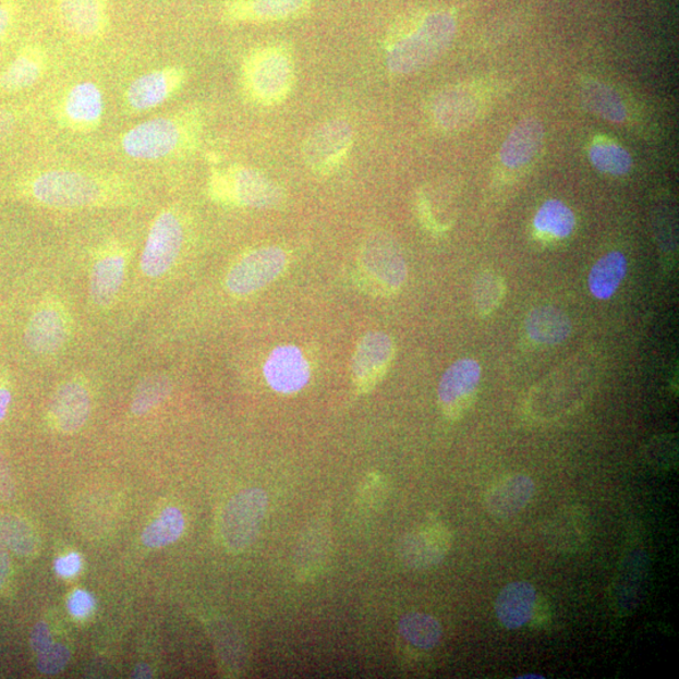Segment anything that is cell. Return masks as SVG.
I'll use <instances>...</instances> for the list:
<instances>
[{"label": "cell", "mask_w": 679, "mask_h": 679, "mask_svg": "<svg viewBox=\"0 0 679 679\" xmlns=\"http://www.w3.org/2000/svg\"><path fill=\"white\" fill-rule=\"evenodd\" d=\"M24 198L54 210L125 207L138 198L125 178L104 171L54 168L35 171L20 185Z\"/></svg>", "instance_id": "1"}, {"label": "cell", "mask_w": 679, "mask_h": 679, "mask_svg": "<svg viewBox=\"0 0 679 679\" xmlns=\"http://www.w3.org/2000/svg\"><path fill=\"white\" fill-rule=\"evenodd\" d=\"M204 129L198 109H183L141 122L122 134L120 149L128 158L161 161L198 149Z\"/></svg>", "instance_id": "2"}, {"label": "cell", "mask_w": 679, "mask_h": 679, "mask_svg": "<svg viewBox=\"0 0 679 679\" xmlns=\"http://www.w3.org/2000/svg\"><path fill=\"white\" fill-rule=\"evenodd\" d=\"M456 32V19L449 12H435L424 16L419 26L388 46V70L392 75L407 76L429 68L451 47Z\"/></svg>", "instance_id": "3"}, {"label": "cell", "mask_w": 679, "mask_h": 679, "mask_svg": "<svg viewBox=\"0 0 679 679\" xmlns=\"http://www.w3.org/2000/svg\"><path fill=\"white\" fill-rule=\"evenodd\" d=\"M241 85L245 96L259 106L282 104L294 85V63L289 48L269 45L244 57Z\"/></svg>", "instance_id": "4"}, {"label": "cell", "mask_w": 679, "mask_h": 679, "mask_svg": "<svg viewBox=\"0 0 679 679\" xmlns=\"http://www.w3.org/2000/svg\"><path fill=\"white\" fill-rule=\"evenodd\" d=\"M207 190L213 202L226 207L269 209L284 199L282 187L272 179L243 166L213 169Z\"/></svg>", "instance_id": "5"}, {"label": "cell", "mask_w": 679, "mask_h": 679, "mask_svg": "<svg viewBox=\"0 0 679 679\" xmlns=\"http://www.w3.org/2000/svg\"><path fill=\"white\" fill-rule=\"evenodd\" d=\"M584 362H572L553 372L531 391L528 412L537 421H549L575 409L583 402L589 388L584 379Z\"/></svg>", "instance_id": "6"}, {"label": "cell", "mask_w": 679, "mask_h": 679, "mask_svg": "<svg viewBox=\"0 0 679 679\" xmlns=\"http://www.w3.org/2000/svg\"><path fill=\"white\" fill-rule=\"evenodd\" d=\"M359 272L367 289L391 296L403 288L408 269L399 245L389 235L372 234L360 250Z\"/></svg>", "instance_id": "7"}, {"label": "cell", "mask_w": 679, "mask_h": 679, "mask_svg": "<svg viewBox=\"0 0 679 679\" xmlns=\"http://www.w3.org/2000/svg\"><path fill=\"white\" fill-rule=\"evenodd\" d=\"M268 509V496L260 488H245L227 502L219 534L226 549L243 553L256 542Z\"/></svg>", "instance_id": "8"}, {"label": "cell", "mask_w": 679, "mask_h": 679, "mask_svg": "<svg viewBox=\"0 0 679 679\" xmlns=\"http://www.w3.org/2000/svg\"><path fill=\"white\" fill-rule=\"evenodd\" d=\"M185 233L182 218L173 209H162L155 216L147 233L141 257V269L150 280L167 275L182 253Z\"/></svg>", "instance_id": "9"}, {"label": "cell", "mask_w": 679, "mask_h": 679, "mask_svg": "<svg viewBox=\"0 0 679 679\" xmlns=\"http://www.w3.org/2000/svg\"><path fill=\"white\" fill-rule=\"evenodd\" d=\"M354 131L349 122L330 120L316 128L302 145V158L314 174L330 177L349 157Z\"/></svg>", "instance_id": "10"}, {"label": "cell", "mask_w": 679, "mask_h": 679, "mask_svg": "<svg viewBox=\"0 0 679 679\" xmlns=\"http://www.w3.org/2000/svg\"><path fill=\"white\" fill-rule=\"evenodd\" d=\"M288 266V253L277 245L253 250L235 262L226 277V289L235 298L250 296L274 282Z\"/></svg>", "instance_id": "11"}, {"label": "cell", "mask_w": 679, "mask_h": 679, "mask_svg": "<svg viewBox=\"0 0 679 679\" xmlns=\"http://www.w3.org/2000/svg\"><path fill=\"white\" fill-rule=\"evenodd\" d=\"M72 317L63 302L56 296L40 301L24 330V343L33 354L54 355L69 342Z\"/></svg>", "instance_id": "12"}, {"label": "cell", "mask_w": 679, "mask_h": 679, "mask_svg": "<svg viewBox=\"0 0 679 679\" xmlns=\"http://www.w3.org/2000/svg\"><path fill=\"white\" fill-rule=\"evenodd\" d=\"M186 80L187 71L177 64L144 73L126 88V111L138 114L160 108L184 87Z\"/></svg>", "instance_id": "13"}, {"label": "cell", "mask_w": 679, "mask_h": 679, "mask_svg": "<svg viewBox=\"0 0 679 679\" xmlns=\"http://www.w3.org/2000/svg\"><path fill=\"white\" fill-rule=\"evenodd\" d=\"M129 253L124 244L109 241L96 252L89 274L88 296L100 308L110 307L124 286Z\"/></svg>", "instance_id": "14"}, {"label": "cell", "mask_w": 679, "mask_h": 679, "mask_svg": "<svg viewBox=\"0 0 679 679\" xmlns=\"http://www.w3.org/2000/svg\"><path fill=\"white\" fill-rule=\"evenodd\" d=\"M452 543V533L445 523L432 521L400 538L398 558L409 569L429 570L444 562Z\"/></svg>", "instance_id": "15"}, {"label": "cell", "mask_w": 679, "mask_h": 679, "mask_svg": "<svg viewBox=\"0 0 679 679\" xmlns=\"http://www.w3.org/2000/svg\"><path fill=\"white\" fill-rule=\"evenodd\" d=\"M481 378V364L472 357L457 360L441 375L438 402L448 420H461L469 412L476 400Z\"/></svg>", "instance_id": "16"}, {"label": "cell", "mask_w": 679, "mask_h": 679, "mask_svg": "<svg viewBox=\"0 0 679 679\" xmlns=\"http://www.w3.org/2000/svg\"><path fill=\"white\" fill-rule=\"evenodd\" d=\"M105 98L100 86L82 81L68 89L59 105L61 124L76 134L94 133L101 126Z\"/></svg>", "instance_id": "17"}, {"label": "cell", "mask_w": 679, "mask_h": 679, "mask_svg": "<svg viewBox=\"0 0 679 679\" xmlns=\"http://www.w3.org/2000/svg\"><path fill=\"white\" fill-rule=\"evenodd\" d=\"M396 356V343L388 334L372 331L360 340L353 360L351 375L360 392H369L383 380Z\"/></svg>", "instance_id": "18"}, {"label": "cell", "mask_w": 679, "mask_h": 679, "mask_svg": "<svg viewBox=\"0 0 679 679\" xmlns=\"http://www.w3.org/2000/svg\"><path fill=\"white\" fill-rule=\"evenodd\" d=\"M60 26L72 37L97 40L110 28L109 0H56Z\"/></svg>", "instance_id": "19"}, {"label": "cell", "mask_w": 679, "mask_h": 679, "mask_svg": "<svg viewBox=\"0 0 679 679\" xmlns=\"http://www.w3.org/2000/svg\"><path fill=\"white\" fill-rule=\"evenodd\" d=\"M92 414V396L87 384L70 379L56 389L49 403L48 416L56 431L72 435L78 432Z\"/></svg>", "instance_id": "20"}, {"label": "cell", "mask_w": 679, "mask_h": 679, "mask_svg": "<svg viewBox=\"0 0 679 679\" xmlns=\"http://www.w3.org/2000/svg\"><path fill=\"white\" fill-rule=\"evenodd\" d=\"M331 544L329 520L317 517L311 521L301 534L293 556L294 574L301 582L322 574L330 560Z\"/></svg>", "instance_id": "21"}, {"label": "cell", "mask_w": 679, "mask_h": 679, "mask_svg": "<svg viewBox=\"0 0 679 679\" xmlns=\"http://www.w3.org/2000/svg\"><path fill=\"white\" fill-rule=\"evenodd\" d=\"M268 386L281 395H294L307 386L311 376L306 356L298 347L276 348L264 367Z\"/></svg>", "instance_id": "22"}, {"label": "cell", "mask_w": 679, "mask_h": 679, "mask_svg": "<svg viewBox=\"0 0 679 679\" xmlns=\"http://www.w3.org/2000/svg\"><path fill=\"white\" fill-rule=\"evenodd\" d=\"M432 112L440 129L458 131L470 126L477 119L480 100L468 86L449 87L435 98Z\"/></svg>", "instance_id": "23"}, {"label": "cell", "mask_w": 679, "mask_h": 679, "mask_svg": "<svg viewBox=\"0 0 679 679\" xmlns=\"http://www.w3.org/2000/svg\"><path fill=\"white\" fill-rule=\"evenodd\" d=\"M47 69L46 48L39 45L23 47L0 72V94L13 95L26 92L43 80Z\"/></svg>", "instance_id": "24"}, {"label": "cell", "mask_w": 679, "mask_h": 679, "mask_svg": "<svg viewBox=\"0 0 679 679\" xmlns=\"http://www.w3.org/2000/svg\"><path fill=\"white\" fill-rule=\"evenodd\" d=\"M534 493V481L526 474H510L490 485L485 495V507L496 519H511L525 509Z\"/></svg>", "instance_id": "25"}, {"label": "cell", "mask_w": 679, "mask_h": 679, "mask_svg": "<svg viewBox=\"0 0 679 679\" xmlns=\"http://www.w3.org/2000/svg\"><path fill=\"white\" fill-rule=\"evenodd\" d=\"M545 126L535 118L523 119L507 135L500 150L504 167L518 170L529 166L542 150Z\"/></svg>", "instance_id": "26"}, {"label": "cell", "mask_w": 679, "mask_h": 679, "mask_svg": "<svg viewBox=\"0 0 679 679\" xmlns=\"http://www.w3.org/2000/svg\"><path fill=\"white\" fill-rule=\"evenodd\" d=\"M308 0H229L225 16L231 23H265L289 20L304 10Z\"/></svg>", "instance_id": "27"}, {"label": "cell", "mask_w": 679, "mask_h": 679, "mask_svg": "<svg viewBox=\"0 0 679 679\" xmlns=\"http://www.w3.org/2000/svg\"><path fill=\"white\" fill-rule=\"evenodd\" d=\"M536 589L529 582L507 584L495 603V613L501 626L517 631L530 623L537 602Z\"/></svg>", "instance_id": "28"}, {"label": "cell", "mask_w": 679, "mask_h": 679, "mask_svg": "<svg viewBox=\"0 0 679 679\" xmlns=\"http://www.w3.org/2000/svg\"><path fill=\"white\" fill-rule=\"evenodd\" d=\"M525 330L531 341L542 347L559 345L572 332V323L567 313L555 306H538L530 311Z\"/></svg>", "instance_id": "29"}, {"label": "cell", "mask_w": 679, "mask_h": 679, "mask_svg": "<svg viewBox=\"0 0 679 679\" xmlns=\"http://www.w3.org/2000/svg\"><path fill=\"white\" fill-rule=\"evenodd\" d=\"M553 543L562 551L583 549L591 537V521L582 507L571 506L556 514L550 526Z\"/></svg>", "instance_id": "30"}, {"label": "cell", "mask_w": 679, "mask_h": 679, "mask_svg": "<svg viewBox=\"0 0 679 679\" xmlns=\"http://www.w3.org/2000/svg\"><path fill=\"white\" fill-rule=\"evenodd\" d=\"M580 100L587 111L613 124H623L628 118L627 106L620 95L596 80H585L580 86Z\"/></svg>", "instance_id": "31"}, {"label": "cell", "mask_w": 679, "mask_h": 679, "mask_svg": "<svg viewBox=\"0 0 679 679\" xmlns=\"http://www.w3.org/2000/svg\"><path fill=\"white\" fill-rule=\"evenodd\" d=\"M627 271V257L619 251H611L593 266L587 278L589 290L596 300H610L625 281Z\"/></svg>", "instance_id": "32"}, {"label": "cell", "mask_w": 679, "mask_h": 679, "mask_svg": "<svg viewBox=\"0 0 679 679\" xmlns=\"http://www.w3.org/2000/svg\"><path fill=\"white\" fill-rule=\"evenodd\" d=\"M535 231L553 240H567L575 232L577 217L566 203L546 201L534 217Z\"/></svg>", "instance_id": "33"}, {"label": "cell", "mask_w": 679, "mask_h": 679, "mask_svg": "<svg viewBox=\"0 0 679 679\" xmlns=\"http://www.w3.org/2000/svg\"><path fill=\"white\" fill-rule=\"evenodd\" d=\"M399 634L413 647L432 651L437 647L444 636V628L439 621L425 613H408L399 620Z\"/></svg>", "instance_id": "34"}, {"label": "cell", "mask_w": 679, "mask_h": 679, "mask_svg": "<svg viewBox=\"0 0 679 679\" xmlns=\"http://www.w3.org/2000/svg\"><path fill=\"white\" fill-rule=\"evenodd\" d=\"M0 544L21 558H35L39 549L36 531L13 513H0Z\"/></svg>", "instance_id": "35"}, {"label": "cell", "mask_w": 679, "mask_h": 679, "mask_svg": "<svg viewBox=\"0 0 679 679\" xmlns=\"http://www.w3.org/2000/svg\"><path fill=\"white\" fill-rule=\"evenodd\" d=\"M173 384L168 375L155 373L146 376L137 384L133 399H131V413L137 416L150 413L170 397Z\"/></svg>", "instance_id": "36"}, {"label": "cell", "mask_w": 679, "mask_h": 679, "mask_svg": "<svg viewBox=\"0 0 679 679\" xmlns=\"http://www.w3.org/2000/svg\"><path fill=\"white\" fill-rule=\"evenodd\" d=\"M184 529L185 520L182 511L177 507H168L157 520L144 530L142 542L146 547L160 549V547L178 542L179 537L183 535Z\"/></svg>", "instance_id": "37"}, {"label": "cell", "mask_w": 679, "mask_h": 679, "mask_svg": "<svg viewBox=\"0 0 679 679\" xmlns=\"http://www.w3.org/2000/svg\"><path fill=\"white\" fill-rule=\"evenodd\" d=\"M589 159L596 170L610 177H625L633 168L632 155L623 146L611 142L593 144Z\"/></svg>", "instance_id": "38"}, {"label": "cell", "mask_w": 679, "mask_h": 679, "mask_svg": "<svg viewBox=\"0 0 679 679\" xmlns=\"http://www.w3.org/2000/svg\"><path fill=\"white\" fill-rule=\"evenodd\" d=\"M506 294V283L500 275L482 272L473 283V302L480 315L488 316L501 306Z\"/></svg>", "instance_id": "39"}, {"label": "cell", "mask_w": 679, "mask_h": 679, "mask_svg": "<svg viewBox=\"0 0 679 679\" xmlns=\"http://www.w3.org/2000/svg\"><path fill=\"white\" fill-rule=\"evenodd\" d=\"M71 652L61 643H53L52 647L37 656V670L46 676H54L68 667Z\"/></svg>", "instance_id": "40"}, {"label": "cell", "mask_w": 679, "mask_h": 679, "mask_svg": "<svg viewBox=\"0 0 679 679\" xmlns=\"http://www.w3.org/2000/svg\"><path fill=\"white\" fill-rule=\"evenodd\" d=\"M388 493L387 481L384 480L381 474H371L363 482L362 489H360V496H362L365 502L371 505H378L386 498Z\"/></svg>", "instance_id": "41"}, {"label": "cell", "mask_w": 679, "mask_h": 679, "mask_svg": "<svg viewBox=\"0 0 679 679\" xmlns=\"http://www.w3.org/2000/svg\"><path fill=\"white\" fill-rule=\"evenodd\" d=\"M68 608L73 617L85 619L95 609L94 596L85 591L73 592L69 598Z\"/></svg>", "instance_id": "42"}, {"label": "cell", "mask_w": 679, "mask_h": 679, "mask_svg": "<svg viewBox=\"0 0 679 679\" xmlns=\"http://www.w3.org/2000/svg\"><path fill=\"white\" fill-rule=\"evenodd\" d=\"M53 636L51 633V629H49L48 625L45 621H39L32 629L31 634V648L35 652L36 656L43 654L47 650L51 648L53 645Z\"/></svg>", "instance_id": "43"}, {"label": "cell", "mask_w": 679, "mask_h": 679, "mask_svg": "<svg viewBox=\"0 0 679 679\" xmlns=\"http://www.w3.org/2000/svg\"><path fill=\"white\" fill-rule=\"evenodd\" d=\"M82 567L81 556L76 553H72L54 561V570L57 575L61 578H72L78 574Z\"/></svg>", "instance_id": "44"}, {"label": "cell", "mask_w": 679, "mask_h": 679, "mask_svg": "<svg viewBox=\"0 0 679 679\" xmlns=\"http://www.w3.org/2000/svg\"><path fill=\"white\" fill-rule=\"evenodd\" d=\"M15 488L10 469L2 456H0V501H11L14 497Z\"/></svg>", "instance_id": "45"}, {"label": "cell", "mask_w": 679, "mask_h": 679, "mask_svg": "<svg viewBox=\"0 0 679 679\" xmlns=\"http://www.w3.org/2000/svg\"><path fill=\"white\" fill-rule=\"evenodd\" d=\"M15 125L16 117L14 111L0 106V141H4L7 136H10Z\"/></svg>", "instance_id": "46"}, {"label": "cell", "mask_w": 679, "mask_h": 679, "mask_svg": "<svg viewBox=\"0 0 679 679\" xmlns=\"http://www.w3.org/2000/svg\"><path fill=\"white\" fill-rule=\"evenodd\" d=\"M15 15V7L13 4L0 3V38H3L11 31Z\"/></svg>", "instance_id": "47"}, {"label": "cell", "mask_w": 679, "mask_h": 679, "mask_svg": "<svg viewBox=\"0 0 679 679\" xmlns=\"http://www.w3.org/2000/svg\"><path fill=\"white\" fill-rule=\"evenodd\" d=\"M11 577L10 556L5 551V547L0 544V589H3Z\"/></svg>", "instance_id": "48"}, {"label": "cell", "mask_w": 679, "mask_h": 679, "mask_svg": "<svg viewBox=\"0 0 679 679\" xmlns=\"http://www.w3.org/2000/svg\"><path fill=\"white\" fill-rule=\"evenodd\" d=\"M12 402L11 389L7 387L5 380L0 376V422H2Z\"/></svg>", "instance_id": "49"}, {"label": "cell", "mask_w": 679, "mask_h": 679, "mask_svg": "<svg viewBox=\"0 0 679 679\" xmlns=\"http://www.w3.org/2000/svg\"><path fill=\"white\" fill-rule=\"evenodd\" d=\"M133 678L142 679V678H153V670L147 665H137L134 669Z\"/></svg>", "instance_id": "50"}, {"label": "cell", "mask_w": 679, "mask_h": 679, "mask_svg": "<svg viewBox=\"0 0 679 679\" xmlns=\"http://www.w3.org/2000/svg\"><path fill=\"white\" fill-rule=\"evenodd\" d=\"M519 678H525V679H526V678H544V676H535V675H533V676H526V675H525V676H520Z\"/></svg>", "instance_id": "51"}]
</instances>
